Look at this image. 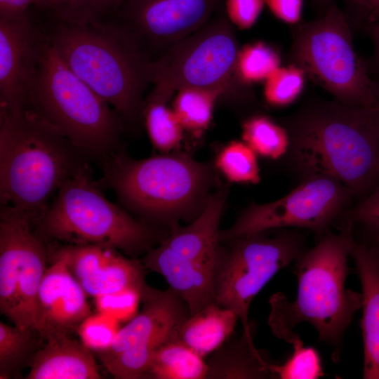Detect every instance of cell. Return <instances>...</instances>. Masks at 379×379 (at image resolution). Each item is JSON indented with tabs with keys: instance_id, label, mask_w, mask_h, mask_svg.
<instances>
[{
	"instance_id": "obj_8",
	"label": "cell",
	"mask_w": 379,
	"mask_h": 379,
	"mask_svg": "<svg viewBox=\"0 0 379 379\" xmlns=\"http://www.w3.org/2000/svg\"><path fill=\"white\" fill-rule=\"evenodd\" d=\"M345 16L334 5L317 20L295 29L291 46L295 65L334 98L352 107L377 111L374 81L367 62L352 43Z\"/></svg>"
},
{
	"instance_id": "obj_28",
	"label": "cell",
	"mask_w": 379,
	"mask_h": 379,
	"mask_svg": "<svg viewBox=\"0 0 379 379\" xmlns=\"http://www.w3.org/2000/svg\"><path fill=\"white\" fill-rule=\"evenodd\" d=\"M215 166L232 182L257 184L260 180L258 155L244 141L234 140L224 146Z\"/></svg>"
},
{
	"instance_id": "obj_31",
	"label": "cell",
	"mask_w": 379,
	"mask_h": 379,
	"mask_svg": "<svg viewBox=\"0 0 379 379\" xmlns=\"http://www.w3.org/2000/svg\"><path fill=\"white\" fill-rule=\"evenodd\" d=\"M34 330L0 321V378H8L32 347Z\"/></svg>"
},
{
	"instance_id": "obj_29",
	"label": "cell",
	"mask_w": 379,
	"mask_h": 379,
	"mask_svg": "<svg viewBox=\"0 0 379 379\" xmlns=\"http://www.w3.org/2000/svg\"><path fill=\"white\" fill-rule=\"evenodd\" d=\"M280 57L263 42L248 44L239 50L234 72L245 84L265 81L280 67Z\"/></svg>"
},
{
	"instance_id": "obj_15",
	"label": "cell",
	"mask_w": 379,
	"mask_h": 379,
	"mask_svg": "<svg viewBox=\"0 0 379 379\" xmlns=\"http://www.w3.org/2000/svg\"><path fill=\"white\" fill-rule=\"evenodd\" d=\"M219 0H128L119 15L142 46L173 45L206 24Z\"/></svg>"
},
{
	"instance_id": "obj_44",
	"label": "cell",
	"mask_w": 379,
	"mask_h": 379,
	"mask_svg": "<svg viewBox=\"0 0 379 379\" xmlns=\"http://www.w3.org/2000/svg\"><path fill=\"white\" fill-rule=\"evenodd\" d=\"M324 1H330V0H324Z\"/></svg>"
},
{
	"instance_id": "obj_18",
	"label": "cell",
	"mask_w": 379,
	"mask_h": 379,
	"mask_svg": "<svg viewBox=\"0 0 379 379\" xmlns=\"http://www.w3.org/2000/svg\"><path fill=\"white\" fill-rule=\"evenodd\" d=\"M87 294L69 271L60 249L46 269L39 294L35 331L44 339L77 330L91 314Z\"/></svg>"
},
{
	"instance_id": "obj_30",
	"label": "cell",
	"mask_w": 379,
	"mask_h": 379,
	"mask_svg": "<svg viewBox=\"0 0 379 379\" xmlns=\"http://www.w3.org/2000/svg\"><path fill=\"white\" fill-rule=\"evenodd\" d=\"M305 74L295 64L279 67L265 81L263 95L266 102L277 107L292 104L303 90Z\"/></svg>"
},
{
	"instance_id": "obj_20",
	"label": "cell",
	"mask_w": 379,
	"mask_h": 379,
	"mask_svg": "<svg viewBox=\"0 0 379 379\" xmlns=\"http://www.w3.org/2000/svg\"><path fill=\"white\" fill-rule=\"evenodd\" d=\"M67 334L51 335L33 357L27 379H99L93 354L81 341Z\"/></svg>"
},
{
	"instance_id": "obj_9",
	"label": "cell",
	"mask_w": 379,
	"mask_h": 379,
	"mask_svg": "<svg viewBox=\"0 0 379 379\" xmlns=\"http://www.w3.org/2000/svg\"><path fill=\"white\" fill-rule=\"evenodd\" d=\"M265 232L225 241L227 246H220L214 273L217 304L236 314L243 334L252 343L248 312L253 298L279 270L306 251L304 236L295 230L273 237Z\"/></svg>"
},
{
	"instance_id": "obj_1",
	"label": "cell",
	"mask_w": 379,
	"mask_h": 379,
	"mask_svg": "<svg viewBox=\"0 0 379 379\" xmlns=\"http://www.w3.org/2000/svg\"><path fill=\"white\" fill-rule=\"evenodd\" d=\"M284 126L290 166L303 179L333 178L354 197L367 194L379 182L376 111L317 101L286 118Z\"/></svg>"
},
{
	"instance_id": "obj_11",
	"label": "cell",
	"mask_w": 379,
	"mask_h": 379,
	"mask_svg": "<svg viewBox=\"0 0 379 379\" xmlns=\"http://www.w3.org/2000/svg\"><path fill=\"white\" fill-rule=\"evenodd\" d=\"M33 225L32 220L17 208L1 206L0 311L14 325L35 331L47 254L43 238Z\"/></svg>"
},
{
	"instance_id": "obj_14",
	"label": "cell",
	"mask_w": 379,
	"mask_h": 379,
	"mask_svg": "<svg viewBox=\"0 0 379 379\" xmlns=\"http://www.w3.org/2000/svg\"><path fill=\"white\" fill-rule=\"evenodd\" d=\"M229 187L222 186L209 197L202 212L188 225H179L142 259L154 272L207 278L214 277L220 251V222Z\"/></svg>"
},
{
	"instance_id": "obj_12",
	"label": "cell",
	"mask_w": 379,
	"mask_h": 379,
	"mask_svg": "<svg viewBox=\"0 0 379 379\" xmlns=\"http://www.w3.org/2000/svg\"><path fill=\"white\" fill-rule=\"evenodd\" d=\"M354 197L349 188L333 178H307L276 201L251 204L229 229L220 230V241L285 227L306 229L323 235L350 208Z\"/></svg>"
},
{
	"instance_id": "obj_35",
	"label": "cell",
	"mask_w": 379,
	"mask_h": 379,
	"mask_svg": "<svg viewBox=\"0 0 379 379\" xmlns=\"http://www.w3.org/2000/svg\"><path fill=\"white\" fill-rule=\"evenodd\" d=\"M343 218L353 225L365 226L370 232H379V187L356 206L350 208Z\"/></svg>"
},
{
	"instance_id": "obj_36",
	"label": "cell",
	"mask_w": 379,
	"mask_h": 379,
	"mask_svg": "<svg viewBox=\"0 0 379 379\" xmlns=\"http://www.w3.org/2000/svg\"><path fill=\"white\" fill-rule=\"evenodd\" d=\"M265 4V0H225L228 20L238 29H249L257 21Z\"/></svg>"
},
{
	"instance_id": "obj_42",
	"label": "cell",
	"mask_w": 379,
	"mask_h": 379,
	"mask_svg": "<svg viewBox=\"0 0 379 379\" xmlns=\"http://www.w3.org/2000/svg\"><path fill=\"white\" fill-rule=\"evenodd\" d=\"M372 235V244L379 251V232H371Z\"/></svg>"
},
{
	"instance_id": "obj_3",
	"label": "cell",
	"mask_w": 379,
	"mask_h": 379,
	"mask_svg": "<svg viewBox=\"0 0 379 379\" xmlns=\"http://www.w3.org/2000/svg\"><path fill=\"white\" fill-rule=\"evenodd\" d=\"M46 35L66 65L117 112L124 125L139 122L154 61L124 25L112 20L58 22Z\"/></svg>"
},
{
	"instance_id": "obj_24",
	"label": "cell",
	"mask_w": 379,
	"mask_h": 379,
	"mask_svg": "<svg viewBox=\"0 0 379 379\" xmlns=\"http://www.w3.org/2000/svg\"><path fill=\"white\" fill-rule=\"evenodd\" d=\"M128 0H36L34 6L58 22L98 23L112 20Z\"/></svg>"
},
{
	"instance_id": "obj_13",
	"label": "cell",
	"mask_w": 379,
	"mask_h": 379,
	"mask_svg": "<svg viewBox=\"0 0 379 379\" xmlns=\"http://www.w3.org/2000/svg\"><path fill=\"white\" fill-rule=\"evenodd\" d=\"M140 299V312L120 328L107 350L95 353L116 378H145L155 351L175 340L190 315L186 302L171 288L160 291L147 285Z\"/></svg>"
},
{
	"instance_id": "obj_22",
	"label": "cell",
	"mask_w": 379,
	"mask_h": 379,
	"mask_svg": "<svg viewBox=\"0 0 379 379\" xmlns=\"http://www.w3.org/2000/svg\"><path fill=\"white\" fill-rule=\"evenodd\" d=\"M206 362V378L262 379L276 378L272 363L242 333L222 345Z\"/></svg>"
},
{
	"instance_id": "obj_38",
	"label": "cell",
	"mask_w": 379,
	"mask_h": 379,
	"mask_svg": "<svg viewBox=\"0 0 379 379\" xmlns=\"http://www.w3.org/2000/svg\"><path fill=\"white\" fill-rule=\"evenodd\" d=\"M36 0H0V16L16 17L28 13Z\"/></svg>"
},
{
	"instance_id": "obj_7",
	"label": "cell",
	"mask_w": 379,
	"mask_h": 379,
	"mask_svg": "<svg viewBox=\"0 0 379 379\" xmlns=\"http://www.w3.org/2000/svg\"><path fill=\"white\" fill-rule=\"evenodd\" d=\"M34 224L43 239L107 246L131 256L146 253L157 239L147 223L106 198L88 162L62 184L54 201Z\"/></svg>"
},
{
	"instance_id": "obj_5",
	"label": "cell",
	"mask_w": 379,
	"mask_h": 379,
	"mask_svg": "<svg viewBox=\"0 0 379 379\" xmlns=\"http://www.w3.org/2000/svg\"><path fill=\"white\" fill-rule=\"evenodd\" d=\"M98 161L102 184L123 204L169 229L180 220H194L213 194L211 167L184 152L135 159L121 148Z\"/></svg>"
},
{
	"instance_id": "obj_21",
	"label": "cell",
	"mask_w": 379,
	"mask_h": 379,
	"mask_svg": "<svg viewBox=\"0 0 379 379\" xmlns=\"http://www.w3.org/2000/svg\"><path fill=\"white\" fill-rule=\"evenodd\" d=\"M237 320L232 310L212 303L190 315L178 328L175 340L204 358L227 340Z\"/></svg>"
},
{
	"instance_id": "obj_37",
	"label": "cell",
	"mask_w": 379,
	"mask_h": 379,
	"mask_svg": "<svg viewBox=\"0 0 379 379\" xmlns=\"http://www.w3.org/2000/svg\"><path fill=\"white\" fill-rule=\"evenodd\" d=\"M265 4L270 11L284 22L294 25L301 18L303 0H265Z\"/></svg>"
},
{
	"instance_id": "obj_32",
	"label": "cell",
	"mask_w": 379,
	"mask_h": 379,
	"mask_svg": "<svg viewBox=\"0 0 379 379\" xmlns=\"http://www.w3.org/2000/svg\"><path fill=\"white\" fill-rule=\"evenodd\" d=\"M292 345V354L284 364L272 365L276 378L317 379L324 376L321 357L316 349L305 347L301 340Z\"/></svg>"
},
{
	"instance_id": "obj_39",
	"label": "cell",
	"mask_w": 379,
	"mask_h": 379,
	"mask_svg": "<svg viewBox=\"0 0 379 379\" xmlns=\"http://www.w3.org/2000/svg\"><path fill=\"white\" fill-rule=\"evenodd\" d=\"M368 31L373 46L371 59L367 62L369 73L373 74L375 79H379V20L368 25Z\"/></svg>"
},
{
	"instance_id": "obj_16",
	"label": "cell",
	"mask_w": 379,
	"mask_h": 379,
	"mask_svg": "<svg viewBox=\"0 0 379 379\" xmlns=\"http://www.w3.org/2000/svg\"><path fill=\"white\" fill-rule=\"evenodd\" d=\"M44 38L45 34L32 24L28 13L0 16L1 109L27 108L28 89Z\"/></svg>"
},
{
	"instance_id": "obj_41",
	"label": "cell",
	"mask_w": 379,
	"mask_h": 379,
	"mask_svg": "<svg viewBox=\"0 0 379 379\" xmlns=\"http://www.w3.org/2000/svg\"><path fill=\"white\" fill-rule=\"evenodd\" d=\"M373 79L374 81L375 95H376V98L378 102V109L376 111V118H377L378 127H379V79Z\"/></svg>"
},
{
	"instance_id": "obj_33",
	"label": "cell",
	"mask_w": 379,
	"mask_h": 379,
	"mask_svg": "<svg viewBox=\"0 0 379 379\" xmlns=\"http://www.w3.org/2000/svg\"><path fill=\"white\" fill-rule=\"evenodd\" d=\"M119 321L107 314L98 312L91 314L78 327L81 341L91 351L100 352L112 344L119 328Z\"/></svg>"
},
{
	"instance_id": "obj_4",
	"label": "cell",
	"mask_w": 379,
	"mask_h": 379,
	"mask_svg": "<svg viewBox=\"0 0 379 379\" xmlns=\"http://www.w3.org/2000/svg\"><path fill=\"white\" fill-rule=\"evenodd\" d=\"M90 157L26 108L1 109L0 194L34 222L55 192Z\"/></svg>"
},
{
	"instance_id": "obj_2",
	"label": "cell",
	"mask_w": 379,
	"mask_h": 379,
	"mask_svg": "<svg viewBox=\"0 0 379 379\" xmlns=\"http://www.w3.org/2000/svg\"><path fill=\"white\" fill-rule=\"evenodd\" d=\"M352 227L344 222L338 234L328 230L314 247L298 259L294 300L291 302L281 292L269 300L268 323L277 338L289 341L296 334L294 328L307 322L317 331L319 341L333 349L335 363L340 358L344 335L362 305L361 293L345 288Z\"/></svg>"
},
{
	"instance_id": "obj_23",
	"label": "cell",
	"mask_w": 379,
	"mask_h": 379,
	"mask_svg": "<svg viewBox=\"0 0 379 379\" xmlns=\"http://www.w3.org/2000/svg\"><path fill=\"white\" fill-rule=\"evenodd\" d=\"M204 359L183 343L172 340L155 351L145 378H206L208 366Z\"/></svg>"
},
{
	"instance_id": "obj_10",
	"label": "cell",
	"mask_w": 379,
	"mask_h": 379,
	"mask_svg": "<svg viewBox=\"0 0 379 379\" xmlns=\"http://www.w3.org/2000/svg\"><path fill=\"white\" fill-rule=\"evenodd\" d=\"M239 52L228 20L205 24L153 62L150 99L168 102L185 88H223L235 69Z\"/></svg>"
},
{
	"instance_id": "obj_6",
	"label": "cell",
	"mask_w": 379,
	"mask_h": 379,
	"mask_svg": "<svg viewBox=\"0 0 379 379\" xmlns=\"http://www.w3.org/2000/svg\"><path fill=\"white\" fill-rule=\"evenodd\" d=\"M27 104L91 157L99 160L121 148L120 117L71 70L46 34Z\"/></svg>"
},
{
	"instance_id": "obj_17",
	"label": "cell",
	"mask_w": 379,
	"mask_h": 379,
	"mask_svg": "<svg viewBox=\"0 0 379 379\" xmlns=\"http://www.w3.org/2000/svg\"><path fill=\"white\" fill-rule=\"evenodd\" d=\"M67 267L86 293L97 298L126 289L142 292L147 284L142 262L117 249L97 245H72L61 249Z\"/></svg>"
},
{
	"instance_id": "obj_43",
	"label": "cell",
	"mask_w": 379,
	"mask_h": 379,
	"mask_svg": "<svg viewBox=\"0 0 379 379\" xmlns=\"http://www.w3.org/2000/svg\"><path fill=\"white\" fill-rule=\"evenodd\" d=\"M378 180H379V166H378Z\"/></svg>"
},
{
	"instance_id": "obj_19",
	"label": "cell",
	"mask_w": 379,
	"mask_h": 379,
	"mask_svg": "<svg viewBox=\"0 0 379 379\" xmlns=\"http://www.w3.org/2000/svg\"><path fill=\"white\" fill-rule=\"evenodd\" d=\"M350 257L361 281L364 345L363 378L379 379V251L353 237Z\"/></svg>"
},
{
	"instance_id": "obj_40",
	"label": "cell",
	"mask_w": 379,
	"mask_h": 379,
	"mask_svg": "<svg viewBox=\"0 0 379 379\" xmlns=\"http://www.w3.org/2000/svg\"><path fill=\"white\" fill-rule=\"evenodd\" d=\"M367 12L369 24L379 20V0H359Z\"/></svg>"
},
{
	"instance_id": "obj_27",
	"label": "cell",
	"mask_w": 379,
	"mask_h": 379,
	"mask_svg": "<svg viewBox=\"0 0 379 379\" xmlns=\"http://www.w3.org/2000/svg\"><path fill=\"white\" fill-rule=\"evenodd\" d=\"M242 140L256 154L278 159L286 155L290 144L287 129L263 115L247 119L242 125Z\"/></svg>"
},
{
	"instance_id": "obj_25",
	"label": "cell",
	"mask_w": 379,
	"mask_h": 379,
	"mask_svg": "<svg viewBox=\"0 0 379 379\" xmlns=\"http://www.w3.org/2000/svg\"><path fill=\"white\" fill-rule=\"evenodd\" d=\"M222 88H185L177 92L175 112L184 130L200 135L209 126L214 105Z\"/></svg>"
},
{
	"instance_id": "obj_34",
	"label": "cell",
	"mask_w": 379,
	"mask_h": 379,
	"mask_svg": "<svg viewBox=\"0 0 379 379\" xmlns=\"http://www.w3.org/2000/svg\"><path fill=\"white\" fill-rule=\"evenodd\" d=\"M140 300L139 291L126 289L95 298V302L98 312L120 321L128 319L135 314Z\"/></svg>"
},
{
	"instance_id": "obj_26",
	"label": "cell",
	"mask_w": 379,
	"mask_h": 379,
	"mask_svg": "<svg viewBox=\"0 0 379 379\" xmlns=\"http://www.w3.org/2000/svg\"><path fill=\"white\" fill-rule=\"evenodd\" d=\"M142 117L155 149L169 153L180 145L184 128L168 102L147 98L144 101Z\"/></svg>"
}]
</instances>
